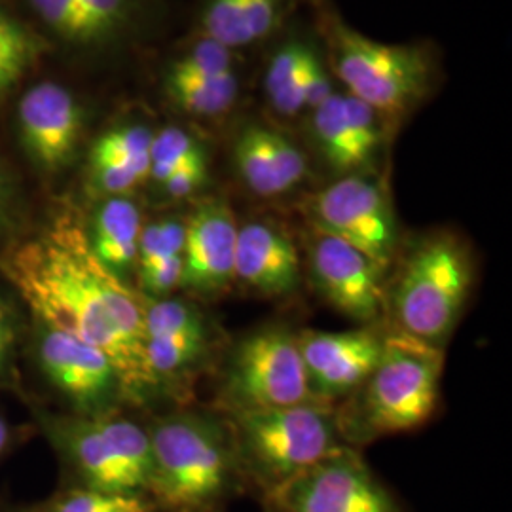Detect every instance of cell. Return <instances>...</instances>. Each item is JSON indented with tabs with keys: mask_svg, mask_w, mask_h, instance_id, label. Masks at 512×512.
Returning <instances> with one entry per match:
<instances>
[{
	"mask_svg": "<svg viewBox=\"0 0 512 512\" xmlns=\"http://www.w3.org/2000/svg\"><path fill=\"white\" fill-rule=\"evenodd\" d=\"M2 272L42 327L105 351L124 393L156 384L145 355V296L97 260L82 226L55 220L4 256Z\"/></svg>",
	"mask_w": 512,
	"mask_h": 512,
	"instance_id": "cell-1",
	"label": "cell"
},
{
	"mask_svg": "<svg viewBox=\"0 0 512 512\" xmlns=\"http://www.w3.org/2000/svg\"><path fill=\"white\" fill-rule=\"evenodd\" d=\"M310 2L315 35L340 88L378 110L393 128L439 90L442 59L433 42H378L353 29L332 0Z\"/></svg>",
	"mask_w": 512,
	"mask_h": 512,
	"instance_id": "cell-2",
	"label": "cell"
},
{
	"mask_svg": "<svg viewBox=\"0 0 512 512\" xmlns=\"http://www.w3.org/2000/svg\"><path fill=\"white\" fill-rule=\"evenodd\" d=\"M148 431L152 476L148 497L158 512H220L243 488L230 429L219 421L181 412Z\"/></svg>",
	"mask_w": 512,
	"mask_h": 512,
	"instance_id": "cell-3",
	"label": "cell"
},
{
	"mask_svg": "<svg viewBox=\"0 0 512 512\" xmlns=\"http://www.w3.org/2000/svg\"><path fill=\"white\" fill-rule=\"evenodd\" d=\"M473 262L459 236L440 230L421 238L387 287L385 310L399 332L439 346L448 340L471 293Z\"/></svg>",
	"mask_w": 512,
	"mask_h": 512,
	"instance_id": "cell-4",
	"label": "cell"
},
{
	"mask_svg": "<svg viewBox=\"0 0 512 512\" xmlns=\"http://www.w3.org/2000/svg\"><path fill=\"white\" fill-rule=\"evenodd\" d=\"M232 420L230 433L243 486L251 484L262 495L348 446L340 439L329 404L236 412Z\"/></svg>",
	"mask_w": 512,
	"mask_h": 512,
	"instance_id": "cell-5",
	"label": "cell"
},
{
	"mask_svg": "<svg viewBox=\"0 0 512 512\" xmlns=\"http://www.w3.org/2000/svg\"><path fill=\"white\" fill-rule=\"evenodd\" d=\"M444 353L403 332L387 334L378 365L359 393L361 433L384 437L414 431L437 410Z\"/></svg>",
	"mask_w": 512,
	"mask_h": 512,
	"instance_id": "cell-6",
	"label": "cell"
},
{
	"mask_svg": "<svg viewBox=\"0 0 512 512\" xmlns=\"http://www.w3.org/2000/svg\"><path fill=\"white\" fill-rule=\"evenodd\" d=\"M55 442L69 465L73 486L148 497L152 450L147 429L135 421L110 412L78 416L61 421Z\"/></svg>",
	"mask_w": 512,
	"mask_h": 512,
	"instance_id": "cell-7",
	"label": "cell"
},
{
	"mask_svg": "<svg viewBox=\"0 0 512 512\" xmlns=\"http://www.w3.org/2000/svg\"><path fill=\"white\" fill-rule=\"evenodd\" d=\"M306 219L311 228L346 241L384 270L399 253L401 230L380 171L332 179L308 198Z\"/></svg>",
	"mask_w": 512,
	"mask_h": 512,
	"instance_id": "cell-8",
	"label": "cell"
},
{
	"mask_svg": "<svg viewBox=\"0 0 512 512\" xmlns=\"http://www.w3.org/2000/svg\"><path fill=\"white\" fill-rule=\"evenodd\" d=\"M222 403L230 414L317 403L298 348V334L283 327L247 334L226 363Z\"/></svg>",
	"mask_w": 512,
	"mask_h": 512,
	"instance_id": "cell-9",
	"label": "cell"
},
{
	"mask_svg": "<svg viewBox=\"0 0 512 512\" xmlns=\"http://www.w3.org/2000/svg\"><path fill=\"white\" fill-rule=\"evenodd\" d=\"M266 512H403L395 495L349 446L262 495Z\"/></svg>",
	"mask_w": 512,
	"mask_h": 512,
	"instance_id": "cell-10",
	"label": "cell"
},
{
	"mask_svg": "<svg viewBox=\"0 0 512 512\" xmlns=\"http://www.w3.org/2000/svg\"><path fill=\"white\" fill-rule=\"evenodd\" d=\"M302 126L311 154L332 179L378 171L387 145L397 133L378 110L342 88L310 110L302 118Z\"/></svg>",
	"mask_w": 512,
	"mask_h": 512,
	"instance_id": "cell-11",
	"label": "cell"
},
{
	"mask_svg": "<svg viewBox=\"0 0 512 512\" xmlns=\"http://www.w3.org/2000/svg\"><path fill=\"white\" fill-rule=\"evenodd\" d=\"M308 272L317 293L342 315L363 325L382 317L387 270L346 241L310 226Z\"/></svg>",
	"mask_w": 512,
	"mask_h": 512,
	"instance_id": "cell-12",
	"label": "cell"
},
{
	"mask_svg": "<svg viewBox=\"0 0 512 512\" xmlns=\"http://www.w3.org/2000/svg\"><path fill=\"white\" fill-rule=\"evenodd\" d=\"M230 156L239 183L260 200L294 194L310 175L306 148L270 120L241 122L232 137Z\"/></svg>",
	"mask_w": 512,
	"mask_h": 512,
	"instance_id": "cell-13",
	"label": "cell"
},
{
	"mask_svg": "<svg viewBox=\"0 0 512 512\" xmlns=\"http://www.w3.org/2000/svg\"><path fill=\"white\" fill-rule=\"evenodd\" d=\"M38 361L50 384L73 403L80 416L109 412L114 397L124 391L109 355L69 332L42 327Z\"/></svg>",
	"mask_w": 512,
	"mask_h": 512,
	"instance_id": "cell-14",
	"label": "cell"
},
{
	"mask_svg": "<svg viewBox=\"0 0 512 512\" xmlns=\"http://www.w3.org/2000/svg\"><path fill=\"white\" fill-rule=\"evenodd\" d=\"M384 340L385 336L372 327L300 332L298 348L313 399L329 404L332 399L359 391L380 361Z\"/></svg>",
	"mask_w": 512,
	"mask_h": 512,
	"instance_id": "cell-15",
	"label": "cell"
},
{
	"mask_svg": "<svg viewBox=\"0 0 512 512\" xmlns=\"http://www.w3.org/2000/svg\"><path fill=\"white\" fill-rule=\"evenodd\" d=\"M238 219L224 198H205L184 219L181 289L217 298L234 283Z\"/></svg>",
	"mask_w": 512,
	"mask_h": 512,
	"instance_id": "cell-16",
	"label": "cell"
},
{
	"mask_svg": "<svg viewBox=\"0 0 512 512\" xmlns=\"http://www.w3.org/2000/svg\"><path fill=\"white\" fill-rule=\"evenodd\" d=\"M19 129L33 160L48 171H57L71 162L80 143L84 110L67 88L42 82L19 101Z\"/></svg>",
	"mask_w": 512,
	"mask_h": 512,
	"instance_id": "cell-17",
	"label": "cell"
},
{
	"mask_svg": "<svg viewBox=\"0 0 512 512\" xmlns=\"http://www.w3.org/2000/svg\"><path fill=\"white\" fill-rule=\"evenodd\" d=\"M234 283L264 298H283L302 283V258L289 232L274 220L238 224Z\"/></svg>",
	"mask_w": 512,
	"mask_h": 512,
	"instance_id": "cell-18",
	"label": "cell"
},
{
	"mask_svg": "<svg viewBox=\"0 0 512 512\" xmlns=\"http://www.w3.org/2000/svg\"><path fill=\"white\" fill-rule=\"evenodd\" d=\"M302 0H202L198 33L234 52L277 37Z\"/></svg>",
	"mask_w": 512,
	"mask_h": 512,
	"instance_id": "cell-19",
	"label": "cell"
},
{
	"mask_svg": "<svg viewBox=\"0 0 512 512\" xmlns=\"http://www.w3.org/2000/svg\"><path fill=\"white\" fill-rule=\"evenodd\" d=\"M287 29V27H285ZM281 31L266 57L262 71V95L277 122H302L306 116L304 74L311 50L317 44L315 33Z\"/></svg>",
	"mask_w": 512,
	"mask_h": 512,
	"instance_id": "cell-20",
	"label": "cell"
},
{
	"mask_svg": "<svg viewBox=\"0 0 512 512\" xmlns=\"http://www.w3.org/2000/svg\"><path fill=\"white\" fill-rule=\"evenodd\" d=\"M143 224L141 209L129 196L101 198L93 211L92 226L86 232L93 255L124 281L135 270Z\"/></svg>",
	"mask_w": 512,
	"mask_h": 512,
	"instance_id": "cell-21",
	"label": "cell"
},
{
	"mask_svg": "<svg viewBox=\"0 0 512 512\" xmlns=\"http://www.w3.org/2000/svg\"><path fill=\"white\" fill-rule=\"evenodd\" d=\"M184 219L164 217L143 224L135 272L145 298H165L181 289Z\"/></svg>",
	"mask_w": 512,
	"mask_h": 512,
	"instance_id": "cell-22",
	"label": "cell"
},
{
	"mask_svg": "<svg viewBox=\"0 0 512 512\" xmlns=\"http://www.w3.org/2000/svg\"><path fill=\"white\" fill-rule=\"evenodd\" d=\"M165 93L177 109L190 118L219 122L238 109L241 73L220 76H173L165 74Z\"/></svg>",
	"mask_w": 512,
	"mask_h": 512,
	"instance_id": "cell-23",
	"label": "cell"
},
{
	"mask_svg": "<svg viewBox=\"0 0 512 512\" xmlns=\"http://www.w3.org/2000/svg\"><path fill=\"white\" fill-rule=\"evenodd\" d=\"M181 340L209 344L211 332L202 310L183 298H145V342Z\"/></svg>",
	"mask_w": 512,
	"mask_h": 512,
	"instance_id": "cell-24",
	"label": "cell"
},
{
	"mask_svg": "<svg viewBox=\"0 0 512 512\" xmlns=\"http://www.w3.org/2000/svg\"><path fill=\"white\" fill-rule=\"evenodd\" d=\"M154 131L139 122H128L107 129L90 152V167L93 165H116L137 173L143 181L150 171V145Z\"/></svg>",
	"mask_w": 512,
	"mask_h": 512,
	"instance_id": "cell-25",
	"label": "cell"
},
{
	"mask_svg": "<svg viewBox=\"0 0 512 512\" xmlns=\"http://www.w3.org/2000/svg\"><path fill=\"white\" fill-rule=\"evenodd\" d=\"M203 162H209L207 148L192 131L181 126H165L160 131H154L148 179L156 186L164 184L184 167Z\"/></svg>",
	"mask_w": 512,
	"mask_h": 512,
	"instance_id": "cell-26",
	"label": "cell"
},
{
	"mask_svg": "<svg viewBox=\"0 0 512 512\" xmlns=\"http://www.w3.org/2000/svg\"><path fill=\"white\" fill-rule=\"evenodd\" d=\"M21 512H158L147 495L107 494L69 486Z\"/></svg>",
	"mask_w": 512,
	"mask_h": 512,
	"instance_id": "cell-27",
	"label": "cell"
},
{
	"mask_svg": "<svg viewBox=\"0 0 512 512\" xmlns=\"http://www.w3.org/2000/svg\"><path fill=\"white\" fill-rule=\"evenodd\" d=\"M239 52L230 50L215 38L196 33L194 38L184 46L165 74L173 76H220V74L239 71Z\"/></svg>",
	"mask_w": 512,
	"mask_h": 512,
	"instance_id": "cell-28",
	"label": "cell"
},
{
	"mask_svg": "<svg viewBox=\"0 0 512 512\" xmlns=\"http://www.w3.org/2000/svg\"><path fill=\"white\" fill-rule=\"evenodd\" d=\"M33 55V40L0 10V95L8 92L23 76Z\"/></svg>",
	"mask_w": 512,
	"mask_h": 512,
	"instance_id": "cell-29",
	"label": "cell"
},
{
	"mask_svg": "<svg viewBox=\"0 0 512 512\" xmlns=\"http://www.w3.org/2000/svg\"><path fill=\"white\" fill-rule=\"evenodd\" d=\"M340 90V84L336 76L332 74L329 67V61L325 57V52L321 48V42L317 38L315 48L311 50L306 65V74H304V101H306V114L310 110L319 107L325 103L332 93Z\"/></svg>",
	"mask_w": 512,
	"mask_h": 512,
	"instance_id": "cell-30",
	"label": "cell"
},
{
	"mask_svg": "<svg viewBox=\"0 0 512 512\" xmlns=\"http://www.w3.org/2000/svg\"><path fill=\"white\" fill-rule=\"evenodd\" d=\"M209 183V162L184 167L158 188L169 200H184L198 194Z\"/></svg>",
	"mask_w": 512,
	"mask_h": 512,
	"instance_id": "cell-31",
	"label": "cell"
},
{
	"mask_svg": "<svg viewBox=\"0 0 512 512\" xmlns=\"http://www.w3.org/2000/svg\"><path fill=\"white\" fill-rule=\"evenodd\" d=\"M14 340H16L14 317L8 310V306L0 300V372L8 365Z\"/></svg>",
	"mask_w": 512,
	"mask_h": 512,
	"instance_id": "cell-32",
	"label": "cell"
},
{
	"mask_svg": "<svg viewBox=\"0 0 512 512\" xmlns=\"http://www.w3.org/2000/svg\"><path fill=\"white\" fill-rule=\"evenodd\" d=\"M8 444H10V429H8L6 421L0 418V458H2L4 450L8 448Z\"/></svg>",
	"mask_w": 512,
	"mask_h": 512,
	"instance_id": "cell-33",
	"label": "cell"
},
{
	"mask_svg": "<svg viewBox=\"0 0 512 512\" xmlns=\"http://www.w3.org/2000/svg\"><path fill=\"white\" fill-rule=\"evenodd\" d=\"M2 202H4V184H2V177H0V213H2Z\"/></svg>",
	"mask_w": 512,
	"mask_h": 512,
	"instance_id": "cell-34",
	"label": "cell"
}]
</instances>
